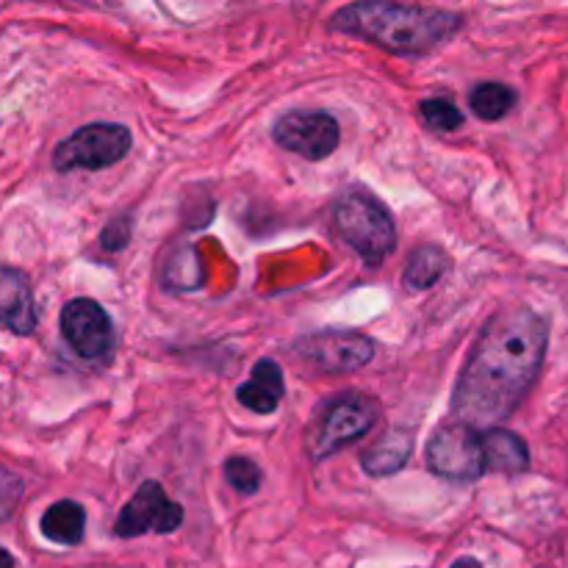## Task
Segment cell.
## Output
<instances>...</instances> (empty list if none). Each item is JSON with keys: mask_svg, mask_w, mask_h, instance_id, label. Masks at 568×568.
I'll return each instance as SVG.
<instances>
[{"mask_svg": "<svg viewBox=\"0 0 568 568\" xmlns=\"http://www.w3.org/2000/svg\"><path fill=\"white\" fill-rule=\"evenodd\" d=\"M549 327L536 311H503L483 327L453 394L460 425L497 427L536 386L547 355Z\"/></svg>", "mask_w": 568, "mask_h": 568, "instance_id": "obj_1", "label": "cell"}, {"mask_svg": "<svg viewBox=\"0 0 568 568\" xmlns=\"http://www.w3.org/2000/svg\"><path fill=\"white\" fill-rule=\"evenodd\" d=\"M464 28L458 11L405 3H353L331 17V31L366 39L397 55H422L442 48Z\"/></svg>", "mask_w": 568, "mask_h": 568, "instance_id": "obj_2", "label": "cell"}, {"mask_svg": "<svg viewBox=\"0 0 568 568\" xmlns=\"http://www.w3.org/2000/svg\"><path fill=\"white\" fill-rule=\"evenodd\" d=\"M338 233L366 266H381L397 247V225L386 205L366 192H344L333 209Z\"/></svg>", "mask_w": 568, "mask_h": 568, "instance_id": "obj_3", "label": "cell"}, {"mask_svg": "<svg viewBox=\"0 0 568 568\" xmlns=\"http://www.w3.org/2000/svg\"><path fill=\"white\" fill-rule=\"evenodd\" d=\"M377 419H381V405L372 397L361 392L338 394L322 408L314 436H311V455L322 460L327 455L338 453L347 444L364 438L375 427Z\"/></svg>", "mask_w": 568, "mask_h": 568, "instance_id": "obj_4", "label": "cell"}, {"mask_svg": "<svg viewBox=\"0 0 568 568\" xmlns=\"http://www.w3.org/2000/svg\"><path fill=\"white\" fill-rule=\"evenodd\" d=\"M131 144V131L120 122H92V125L78 128L55 148L53 166L59 172L105 170L125 159Z\"/></svg>", "mask_w": 568, "mask_h": 568, "instance_id": "obj_5", "label": "cell"}, {"mask_svg": "<svg viewBox=\"0 0 568 568\" xmlns=\"http://www.w3.org/2000/svg\"><path fill=\"white\" fill-rule=\"evenodd\" d=\"M294 355L327 375H347L358 372L375 358V342L355 331H322L300 338Z\"/></svg>", "mask_w": 568, "mask_h": 568, "instance_id": "obj_6", "label": "cell"}, {"mask_svg": "<svg viewBox=\"0 0 568 568\" xmlns=\"http://www.w3.org/2000/svg\"><path fill=\"white\" fill-rule=\"evenodd\" d=\"M427 466L438 477L458 483H471L486 475L480 449V430L460 422L438 427L427 444Z\"/></svg>", "mask_w": 568, "mask_h": 568, "instance_id": "obj_7", "label": "cell"}, {"mask_svg": "<svg viewBox=\"0 0 568 568\" xmlns=\"http://www.w3.org/2000/svg\"><path fill=\"white\" fill-rule=\"evenodd\" d=\"M272 136L288 153L308 161H322L336 153L342 142L338 120L327 111H288L272 128Z\"/></svg>", "mask_w": 568, "mask_h": 568, "instance_id": "obj_8", "label": "cell"}, {"mask_svg": "<svg viewBox=\"0 0 568 568\" xmlns=\"http://www.w3.org/2000/svg\"><path fill=\"white\" fill-rule=\"evenodd\" d=\"M61 333L64 342L87 361H103L114 353V325L103 305L89 297L70 300L61 311Z\"/></svg>", "mask_w": 568, "mask_h": 568, "instance_id": "obj_9", "label": "cell"}, {"mask_svg": "<svg viewBox=\"0 0 568 568\" xmlns=\"http://www.w3.org/2000/svg\"><path fill=\"white\" fill-rule=\"evenodd\" d=\"M183 525V508L178 503H172L164 494V488L159 483H144L139 486V491L133 494L131 503L120 510L116 516L114 532L120 538H139L144 532H175Z\"/></svg>", "mask_w": 568, "mask_h": 568, "instance_id": "obj_10", "label": "cell"}, {"mask_svg": "<svg viewBox=\"0 0 568 568\" xmlns=\"http://www.w3.org/2000/svg\"><path fill=\"white\" fill-rule=\"evenodd\" d=\"M0 331L31 336L37 331V305L22 272L0 266Z\"/></svg>", "mask_w": 568, "mask_h": 568, "instance_id": "obj_11", "label": "cell"}, {"mask_svg": "<svg viewBox=\"0 0 568 568\" xmlns=\"http://www.w3.org/2000/svg\"><path fill=\"white\" fill-rule=\"evenodd\" d=\"M283 394H286V383H283L281 366L272 358H261L253 366V375L247 383L236 388L239 405H244L253 414H275L277 405H281Z\"/></svg>", "mask_w": 568, "mask_h": 568, "instance_id": "obj_12", "label": "cell"}, {"mask_svg": "<svg viewBox=\"0 0 568 568\" xmlns=\"http://www.w3.org/2000/svg\"><path fill=\"white\" fill-rule=\"evenodd\" d=\"M480 449L486 471H505V475H519L530 466V449L525 438L516 436L505 427H488L480 433Z\"/></svg>", "mask_w": 568, "mask_h": 568, "instance_id": "obj_13", "label": "cell"}, {"mask_svg": "<svg viewBox=\"0 0 568 568\" xmlns=\"http://www.w3.org/2000/svg\"><path fill=\"white\" fill-rule=\"evenodd\" d=\"M410 453H414V433L388 430L386 436L377 438V442L361 455V464H364L366 475L388 477L408 464Z\"/></svg>", "mask_w": 568, "mask_h": 568, "instance_id": "obj_14", "label": "cell"}, {"mask_svg": "<svg viewBox=\"0 0 568 568\" xmlns=\"http://www.w3.org/2000/svg\"><path fill=\"white\" fill-rule=\"evenodd\" d=\"M39 527L48 541L61 544V547H78L83 541V530H87V510L72 499H61L44 510Z\"/></svg>", "mask_w": 568, "mask_h": 568, "instance_id": "obj_15", "label": "cell"}, {"mask_svg": "<svg viewBox=\"0 0 568 568\" xmlns=\"http://www.w3.org/2000/svg\"><path fill=\"white\" fill-rule=\"evenodd\" d=\"M449 272V255L447 250L438 244H425V247L414 250L405 264L403 272V286L408 292H427L436 286L444 275Z\"/></svg>", "mask_w": 568, "mask_h": 568, "instance_id": "obj_16", "label": "cell"}, {"mask_svg": "<svg viewBox=\"0 0 568 568\" xmlns=\"http://www.w3.org/2000/svg\"><path fill=\"white\" fill-rule=\"evenodd\" d=\"M516 92L510 87H505V83H480V87L475 89V92L469 94V105L471 111H475L480 120L486 122H497L503 120L505 114H510L516 105Z\"/></svg>", "mask_w": 568, "mask_h": 568, "instance_id": "obj_17", "label": "cell"}, {"mask_svg": "<svg viewBox=\"0 0 568 568\" xmlns=\"http://www.w3.org/2000/svg\"><path fill=\"white\" fill-rule=\"evenodd\" d=\"M419 114H422V120L433 128V131L449 133V131H458V128L464 125V114H460L458 105L447 98L422 100Z\"/></svg>", "mask_w": 568, "mask_h": 568, "instance_id": "obj_18", "label": "cell"}, {"mask_svg": "<svg viewBox=\"0 0 568 568\" xmlns=\"http://www.w3.org/2000/svg\"><path fill=\"white\" fill-rule=\"evenodd\" d=\"M205 275L203 266H200L197 250H181L178 255H172V264L166 270V283L178 288H200L203 286Z\"/></svg>", "mask_w": 568, "mask_h": 568, "instance_id": "obj_19", "label": "cell"}, {"mask_svg": "<svg viewBox=\"0 0 568 568\" xmlns=\"http://www.w3.org/2000/svg\"><path fill=\"white\" fill-rule=\"evenodd\" d=\"M225 480L239 494H255L261 488V469L250 458H231L225 464Z\"/></svg>", "mask_w": 568, "mask_h": 568, "instance_id": "obj_20", "label": "cell"}, {"mask_svg": "<svg viewBox=\"0 0 568 568\" xmlns=\"http://www.w3.org/2000/svg\"><path fill=\"white\" fill-rule=\"evenodd\" d=\"M20 499H22V480L14 475V471L0 466V521L9 519L11 510L17 508Z\"/></svg>", "mask_w": 568, "mask_h": 568, "instance_id": "obj_21", "label": "cell"}, {"mask_svg": "<svg viewBox=\"0 0 568 568\" xmlns=\"http://www.w3.org/2000/svg\"><path fill=\"white\" fill-rule=\"evenodd\" d=\"M131 239V222L122 216V220H114L105 225V231L100 233V242H103L105 250H122Z\"/></svg>", "mask_w": 568, "mask_h": 568, "instance_id": "obj_22", "label": "cell"}, {"mask_svg": "<svg viewBox=\"0 0 568 568\" xmlns=\"http://www.w3.org/2000/svg\"><path fill=\"white\" fill-rule=\"evenodd\" d=\"M449 568H483V566H480V560H475V558H460V560H455Z\"/></svg>", "mask_w": 568, "mask_h": 568, "instance_id": "obj_23", "label": "cell"}, {"mask_svg": "<svg viewBox=\"0 0 568 568\" xmlns=\"http://www.w3.org/2000/svg\"><path fill=\"white\" fill-rule=\"evenodd\" d=\"M0 568H14V558L3 547H0Z\"/></svg>", "mask_w": 568, "mask_h": 568, "instance_id": "obj_24", "label": "cell"}]
</instances>
